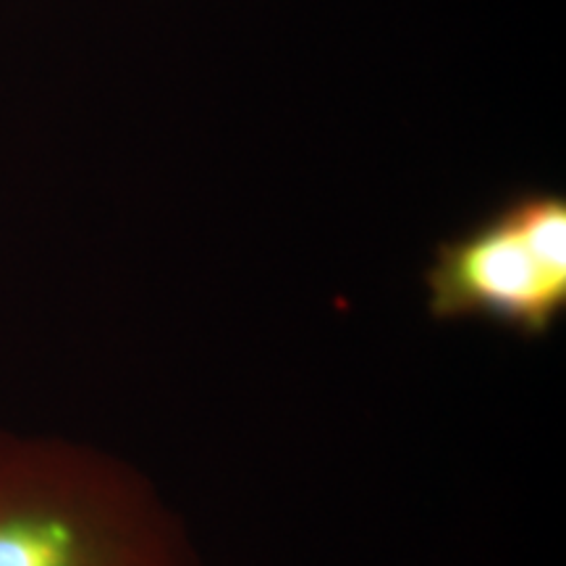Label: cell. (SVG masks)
I'll return each instance as SVG.
<instances>
[{
	"label": "cell",
	"instance_id": "2",
	"mask_svg": "<svg viewBox=\"0 0 566 566\" xmlns=\"http://www.w3.org/2000/svg\"><path fill=\"white\" fill-rule=\"evenodd\" d=\"M436 321H485L543 338L566 310V200L514 197L485 221L446 239L424 271Z\"/></svg>",
	"mask_w": 566,
	"mask_h": 566
},
{
	"label": "cell",
	"instance_id": "1",
	"mask_svg": "<svg viewBox=\"0 0 566 566\" xmlns=\"http://www.w3.org/2000/svg\"><path fill=\"white\" fill-rule=\"evenodd\" d=\"M0 566H200L160 488L126 459L0 430Z\"/></svg>",
	"mask_w": 566,
	"mask_h": 566
}]
</instances>
